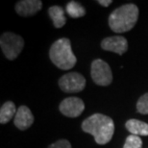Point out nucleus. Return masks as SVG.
Segmentation results:
<instances>
[{"mask_svg": "<svg viewBox=\"0 0 148 148\" xmlns=\"http://www.w3.org/2000/svg\"><path fill=\"white\" fill-rule=\"evenodd\" d=\"M91 78L98 86H109L112 81V74L110 66L103 60L97 59L91 63Z\"/></svg>", "mask_w": 148, "mask_h": 148, "instance_id": "nucleus-5", "label": "nucleus"}, {"mask_svg": "<svg viewBox=\"0 0 148 148\" xmlns=\"http://www.w3.org/2000/svg\"><path fill=\"white\" fill-rule=\"evenodd\" d=\"M48 148H71V144L66 140H60L52 143Z\"/></svg>", "mask_w": 148, "mask_h": 148, "instance_id": "nucleus-17", "label": "nucleus"}, {"mask_svg": "<svg viewBox=\"0 0 148 148\" xmlns=\"http://www.w3.org/2000/svg\"><path fill=\"white\" fill-rule=\"evenodd\" d=\"M137 110L143 114H148V92L140 96L138 100Z\"/></svg>", "mask_w": 148, "mask_h": 148, "instance_id": "nucleus-16", "label": "nucleus"}, {"mask_svg": "<svg viewBox=\"0 0 148 148\" xmlns=\"http://www.w3.org/2000/svg\"><path fill=\"white\" fill-rule=\"evenodd\" d=\"M49 16L51 17L55 28H62L66 23L64 10L60 6H52L48 9Z\"/></svg>", "mask_w": 148, "mask_h": 148, "instance_id": "nucleus-12", "label": "nucleus"}, {"mask_svg": "<svg viewBox=\"0 0 148 148\" xmlns=\"http://www.w3.org/2000/svg\"><path fill=\"white\" fill-rule=\"evenodd\" d=\"M49 57L56 66L63 70L71 69L77 63L71 48V42L66 38H62L52 44L49 50Z\"/></svg>", "mask_w": 148, "mask_h": 148, "instance_id": "nucleus-3", "label": "nucleus"}, {"mask_svg": "<svg viewBox=\"0 0 148 148\" xmlns=\"http://www.w3.org/2000/svg\"><path fill=\"white\" fill-rule=\"evenodd\" d=\"M0 46L6 58L13 61L21 53L24 46V40L18 35L8 32L4 33L0 38Z\"/></svg>", "mask_w": 148, "mask_h": 148, "instance_id": "nucleus-4", "label": "nucleus"}, {"mask_svg": "<svg viewBox=\"0 0 148 148\" xmlns=\"http://www.w3.org/2000/svg\"><path fill=\"white\" fill-rule=\"evenodd\" d=\"M83 131L93 136L96 143L104 145L112 140L114 124L111 117L102 114H94L82 123Z\"/></svg>", "mask_w": 148, "mask_h": 148, "instance_id": "nucleus-1", "label": "nucleus"}, {"mask_svg": "<svg viewBox=\"0 0 148 148\" xmlns=\"http://www.w3.org/2000/svg\"><path fill=\"white\" fill-rule=\"evenodd\" d=\"M101 47L107 51L114 52L118 55H123L128 49V42L125 38L121 36L109 37L102 40Z\"/></svg>", "mask_w": 148, "mask_h": 148, "instance_id": "nucleus-8", "label": "nucleus"}, {"mask_svg": "<svg viewBox=\"0 0 148 148\" xmlns=\"http://www.w3.org/2000/svg\"><path fill=\"white\" fill-rule=\"evenodd\" d=\"M42 7L40 0H21L16 5V11L19 16H31L36 14Z\"/></svg>", "mask_w": 148, "mask_h": 148, "instance_id": "nucleus-10", "label": "nucleus"}, {"mask_svg": "<svg viewBox=\"0 0 148 148\" xmlns=\"http://www.w3.org/2000/svg\"><path fill=\"white\" fill-rule=\"evenodd\" d=\"M66 13L73 18H78L82 17L86 14V10L80 3L76 1H70L66 5Z\"/></svg>", "mask_w": 148, "mask_h": 148, "instance_id": "nucleus-14", "label": "nucleus"}, {"mask_svg": "<svg viewBox=\"0 0 148 148\" xmlns=\"http://www.w3.org/2000/svg\"><path fill=\"white\" fill-rule=\"evenodd\" d=\"M138 18V8L135 4H125L115 9L109 16L110 28L115 33L130 31Z\"/></svg>", "mask_w": 148, "mask_h": 148, "instance_id": "nucleus-2", "label": "nucleus"}, {"mask_svg": "<svg viewBox=\"0 0 148 148\" xmlns=\"http://www.w3.org/2000/svg\"><path fill=\"white\" fill-rule=\"evenodd\" d=\"M97 2H98L100 5L104 6V7H109L112 3V0H98Z\"/></svg>", "mask_w": 148, "mask_h": 148, "instance_id": "nucleus-18", "label": "nucleus"}, {"mask_svg": "<svg viewBox=\"0 0 148 148\" xmlns=\"http://www.w3.org/2000/svg\"><path fill=\"white\" fill-rule=\"evenodd\" d=\"M143 147V140L138 136L130 135L126 138L123 148H141Z\"/></svg>", "mask_w": 148, "mask_h": 148, "instance_id": "nucleus-15", "label": "nucleus"}, {"mask_svg": "<svg viewBox=\"0 0 148 148\" xmlns=\"http://www.w3.org/2000/svg\"><path fill=\"white\" fill-rule=\"evenodd\" d=\"M16 112L17 110L13 102H5L1 106V109H0V122H1V124L9 122L14 116H16Z\"/></svg>", "mask_w": 148, "mask_h": 148, "instance_id": "nucleus-13", "label": "nucleus"}, {"mask_svg": "<svg viewBox=\"0 0 148 148\" xmlns=\"http://www.w3.org/2000/svg\"><path fill=\"white\" fill-rule=\"evenodd\" d=\"M59 86L61 90L66 93L80 92L86 87V79L78 72H70L61 77Z\"/></svg>", "mask_w": 148, "mask_h": 148, "instance_id": "nucleus-6", "label": "nucleus"}, {"mask_svg": "<svg viewBox=\"0 0 148 148\" xmlns=\"http://www.w3.org/2000/svg\"><path fill=\"white\" fill-rule=\"evenodd\" d=\"M34 122V115L31 110L26 106H20L14 116V123L19 130H26Z\"/></svg>", "mask_w": 148, "mask_h": 148, "instance_id": "nucleus-9", "label": "nucleus"}, {"mask_svg": "<svg viewBox=\"0 0 148 148\" xmlns=\"http://www.w3.org/2000/svg\"><path fill=\"white\" fill-rule=\"evenodd\" d=\"M126 129L135 136H148V124L138 119H129L125 124Z\"/></svg>", "mask_w": 148, "mask_h": 148, "instance_id": "nucleus-11", "label": "nucleus"}, {"mask_svg": "<svg viewBox=\"0 0 148 148\" xmlns=\"http://www.w3.org/2000/svg\"><path fill=\"white\" fill-rule=\"evenodd\" d=\"M59 109L66 116L77 117L85 110V104L78 97H69L61 102Z\"/></svg>", "mask_w": 148, "mask_h": 148, "instance_id": "nucleus-7", "label": "nucleus"}]
</instances>
